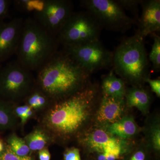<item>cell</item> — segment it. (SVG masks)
Here are the masks:
<instances>
[{"mask_svg":"<svg viewBox=\"0 0 160 160\" xmlns=\"http://www.w3.org/2000/svg\"><path fill=\"white\" fill-rule=\"evenodd\" d=\"M39 87L54 98L67 97L88 85L91 74L65 50H59L38 70Z\"/></svg>","mask_w":160,"mask_h":160,"instance_id":"6da1fadb","label":"cell"},{"mask_svg":"<svg viewBox=\"0 0 160 160\" xmlns=\"http://www.w3.org/2000/svg\"><path fill=\"white\" fill-rule=\"evenodd\" d=\"M60 46L57 38L29 17L24 19L16 60L27 70L38 71L58 51Z\"/></svg>","mask_w":160,"mask_h":160,"instance_id":"7a4b0ae2","label":"cell"},{"mask_svg":"<svg viewBox=\"0 0 160 160\" xmlns=\"http://www.w3.org/2000/svg\"><path fill=\"white\" fill-rule=\"evenodd\" d=\"M98 94L97 87L88 84L80 91L64 98L49 112L48 125L60 134L73 133L87 120Z\"/></svg>","mask_w":160,"mask_h":160,"instance_id":"3957f363","label":"cell"},{"mask_svg":"<svg viewBox=\"0 0 160 160\" xmlns=\"http://www.w3.org/2000/svg\"><path fill=\"white\" fill-rule=\"evenodd\" d=\"M149 67L144 39L137 34L124 39L113 51L112 70L125 82H146L149 78Z\"/></svg>","mask_w":160,"mask_h":160,"instance_id":"277c9868","label":"cell"},{"mask_svg":"<svg viewBox=\"0 0 160 160\" xmlns=\"http://www.w3.org/2000/svg\"><path fill=\"white\" fill-rule=\"evenodd\" d=\"M103 29L87 10L73 12L57 36L63 47L78 46L100 40Z\"/></svg>","mask_w":160,"mask_h":160,"instance_id":"5b68a950","label":"cell"},{"mask_svg":"<svg viewBox=\"0 0 160 160\" xmlns=\"http://www.w3.org/2000/svg\"><path fill=\"white\" fill-rule=\"evenodd\" d=\"M80 3L97 19L103 29L124 33L136 24L116 0H82Z\"/></svg>","mask_w":160,"mask_h":160,"instance_id":"8992f818","label":"cell"},{"mask_svg":"<svg viewBox=\"0 0 160 160\" xmlns=\"http://www.w3.org/2000/svg\"><path fill=\"white\" fill-rule=\"evenodd\" d=\"M63 49L90 74L112 67L113 52L106 49L100 40Z\"/></svg>","mask_w":160,"mask_h":160,"instance_id":"52a82bcc","label":"cell"},{"mask_svg":"<svg viewBox=\"0 0 160 160\" xmlns=\"http://www.w3.org/2000/svg\"><path fill=\"white\" fill-rule=\"evenodd\" d=\"M32 77L16 60L0 69V94L10 98H21L32 89Z\"/></svg>","mask_w":160,"mask_h":160,"instance_id":"ba28073f","label":"cell"},{"mask_svg":"<svg viewBox=\"0 0 160 160\" xmlns=\"http://www.w3.org/2000/svg\"><path fill=\"white\" fill-rule=\"evenodd\" d=\"M73 2L69 0H45L34 13V19L49 33L57 38L73 12Z\"/></svg>","mask_w":160,"mask_h":160,"instance_id":"9c48e42d","label":"cell"},{"mask_svg":"<svg viewBox=\"0 0 160 160\" xmlns=\"http://www.w3.org/2000/svg\"><path fill=\"white\" fill-rule=\"evenodd\" d=\"M24 19L22 17L14 18L0 24V64L16 55Z\"/></svg>","mask_w":160,"mask_h":160,"instance_id":"30bf717a","label":"cell"},{"mask_svg":"<svg viewBox=\"0 0 160 160\" xmlns=\"http://www.w3.org/2000/svg\"><path fill=\"white\" fill-rule=\"evenodd\" d=\"M141 17L137 24L135 34L144 39L147 36L158 33L160 31V0H142Z\"/></svg>","mask_w":160,"mask_h":160,"instance_id":"8fae6325","label":"cell"},{"mask_svg":"<svg viewBox=\"0 0 160 160\" xmlns=\"http://www.w3.org/2000/svg\"><path fill=\"white\" fill-rule=\"evenodd\" d=\"M125 107L124 99L117 98L103 94L97 120L103 124L111 125L122 118Z\"/></svg>","mask_w":160,"mask_h":160,"instance_id":"7c38bea8","label":"cell"},{"mask_svg":"<svg viewBox=\"0 0 160 160\" xmlns=\"http://www.w3.org/2000/svg\"><path fill=\"white\" fill-rule=\"evenodd\" d=\"M86 142L92 150L100 153L120 146L116 139L102 129H97L92 132L87 136Z\"/></svg>","mask_w":160,"mask_h":160,"instance_id":"4fadbf2b","label":"cell"},{"mask_svg":"<svg viewBox=\"0 0 160 160\" xmlns=\"http://www.w3.org/2000/svg\"><path fill=\"white\" fill-rule=\"evenodd\" d=\"M102 87L103 94L119 99L125 97L126 89L125 82L116 76L112 69L103 78Z\"/></svg>","mask_w":160,"mask_h":160,"instance_id":"5bb4252c","label":"cell"},{"mask_svg":"<svg viewBox=\"0 0 160 160\" xmlns=\"http://www.w3.org/2000/svg\"><path fill=\"white\" fill-rule=\"evenodd\" d=\"M108 130L109 134L122 138H128L136 133L138 128L133 118L126 116L109 125Z\"/></svg>","mask_w":160,"mask_h":160,"instance_id":"9a60e30c","label":"cell"},{"mask_svg":"<svg viewBox=\"0 0 160 160\" xmlns=\"http://www.w3.org/2000/svg\"><path fill=\"white\" fill-rule=\"evenodd\" d=\"M125 97L129 107H136L142 112L146 111L150 103L149 93L145 89L137 87L126 90Z\"/></svg>","mask_w":160,"mask_h":160,"instance_id":"2e32d148","label":"cell"},{"mask_svg":"<svg viewBox=\"0 0 160 160\" xmlns=\"http://www.w3.org/2000/svg\"><path fill=\"white\" fill-rule=\"evenodd\" d=\"M157 33L151 35L153 42L148 57L149 62L152 64V70L156 72L160 70V36Z\"/></svg>","mask_w":160,"mask_h":160,"instance_id":"e0dca14e","label":"cell"},{"mask_svg":"<svg viewBox=\"0 0 160 160\" xmlns=\"http://www.w3.org/2000/svg\"><path fill=\"white\" fill-rule=\"evenodd\" d=\"M27 143L32 150H41L46 146L47 139L45 134L40 130H36L27 137Z\"/></svg>","mask_w":160,"mask_h":160,"instance_id":"ac0fdd59","label":"cell"},{"mask_svg":"<svg viewBox=\"0 0 160 160\" xmlns=\"http://www.w3.org/2000/svg\"><path fill=\"white\" fill-rule=\"evenodd\" d=\"M9 149L15 154L22 157L28 156L30 149L24 140L13 136L9 138Z\"/></svg>","mask_w":160,"mask_h":160,"instance_id":"d6986e66","label":"cell"},{"mask_svg":"<svg viewBox=\"0 0 160 160\" xmlns=\"http://www.w3.org/2000/svg\"><path fill=\"white\" fill-rule=\"evenodd\" d=\"M43 2L42 0H19L14 1V4L21 11L34 13L42 7Z\"/></svg>","mask_w":160,"mask_h":160,"instance_id":"ffe728a7","label":"cell"},{"mask_svg":"<svg viewBox=\"0 0 160 160\" xmlns=\"http://www.w3.org/2000/svg\"><path fill=\"white\" fill-rule=\"evenodd\" d=\"M117 2L123 9L131 12L134 15V20L136 22L138 20V6L142 0H116Z\"/></svg>","mask_w":160,"mask_h":160,"instance_id":"44dd1931","label":"cell"},{"mask_svg":"<svg viewBox=\"0 0 160 160\" xmlns=\"http://www.w3.org/2000/svg\"><path fill=\"white\" fill-rule=\"evenodd\" d=\"M2 160H32L30 157L28 156L22 157L15 154L11 149H7L1 157Z\"/></svg>","mask_w":160,"mask_h":160,"instance_id":"7402d4cb","label":"cell"},{"mask_svg":"<svg viewBox=\"0 0 160 160\" xmlns=\"http://www.w3.org/2000/svg\"><path fill=\"white\" fill-rule=\"evenodd\" d=\"M64 160H81L79 150L76 148L67 149L64 154Z\"/></svg>","mask_w":160,"mask_h":160,"instance_id":"603a6c76","label":"cell"},{"mask_svg":"<svg viewBox=\"0 0 160 160\" xmlns=\"http://www.w3.org/2000/svg\"><path fill=\"white\" fill-rule=\"evenodd\" d=\"M121 146H116L113 148L108 149L107 151L105 152L107 154L106 160H116L119 158L121 155Z\"/></svg>","mask_w":160,"mask_h":160,"instance_id":"cb8c5ba5","label":"cell"},{"mask_svg":"<svg viewBox=\"0 0 160 160\" xmlns=\"http://www.w3.org/2000/svg\"><path fill=\"white\" fill-rule=\"evenodd\" d=\"M9 3V1L0 0V24L4 22L3 20L8 13Z\"/></svg>","mask_w":160,"mask_h":160,"instance_id":"d4e9b609","label":"cell"},{"mask_svg":"<svg viewBox=\"0 0 160 160\" xmlns=\"http://www.w3.org/2000/svg\"><path fill=\"white\" fill-rule=\"evenodd\" d=\"M152 141L153 147L156 150H160V130L159 127H158L153 130L152 135Z\"/></svg>","mask_w":160,"mask_h":160,"instance_id":"484cf974","label":"cell"},{"mask_svg":"<svg viewBox=\"0 0 160 160\" xmlns=\"http://www.w3.org/2000/svg\"><path fill=\"white\" fill-rule=\"evenodd\" d=\"M146 82L149 83L152 91L156 93L158 97L160 98V80L159 79H151L149 78L146 80Z\"/></svg>","mask_w":160,"mask_h":160,"instance_id":"4316f807","label":"cell"},{"mask_svg":"<svg viewBox=\"0 0 160 160\" xmlns=\"http://www.w3.org/2000/svg\"><path fill=\"white\" fill-rule=\"evenodd\" d=\"M0 104V126L4 127L9 124L10 121V116L8 112L3 109Z\"/></svg>","mask_w":160,"mask_h":160,"instance_id":"83f0119b","label":"cell"},{"mask_svg":"<svg viewBox=\"0 0 160 160\" xmlns=\"http://www.w3.org/2000/svg\"><path fill=\"white\" fill-rule=\"evenodd\" d=\"M31 107L30 106L25 105V106H19L16 109V113L18 116L22 120V123L25 122V118L27 111L30 109Z\"/></svg>","mask_w":160,"mask_h":160,"instance_id":"f1b7e54d","label":"cell"},{"mask_svg":"<svg viewBox=\"0 0 160 160\" xmlns=\"http://www.w3.org/2000/svg\"><path fill=\"white\" fill-rule=\"evenodd\" d=\"M40 160H50V154L49 151L46 149H42L39 152Z\"/></svg>","mask_w":160,"mask_h":160,"instance_id":"f546056e","label":"cell"},{"mask_svg":"<svg viewBox=\"0 0 160 160\" xmlns=\"http://www.w3.org/2000/svg\"><path fill=\"white\" fill-rule=\"evenodd\" d=\"M145 153L142 151H139L136 152L129 160H145Z\"/></svg>","mask_w":160,"mask_h":160,"instance_id":"4dcf8cb0","label":"cell"},{"mask_svg":"<svg viewBox=\"0 0 160 160\" xmlns=\"http://www.w3.org/2000/svg\"><path fill=\"white\" fill-rule=\"evenodd\" d=\"M106 158H107V154L106 152H102L100 153L98 156V160H106Z\"/></svg>","mask_w":160,"mask_h":160,"instance_id":"1f68e13d","label":"cell"},{"mask_svg":"<svg viewBox=\"0 0 160 160\" xmlns=\"http://www.w3.org/2000/svg\"><path fill=\"white\" fill-rule=\"evenodd\" d=\"M32 114V111L31 108H30V109H29V110L27 111V112H26V116H25V122H26V120L28 119L31 116Z\"/></svg>","mask_w":160,"mask_h":160,"instance_id":"d6a6232c","label":"cell"},{"mask_svg":"<svg viewBox=\"0 0 160 160\" xmlns=\"http://www.w3.org/2000/svg\"><path fill=\"white\" fill-rule=\"evenodd\" d=\"M3 149H4V146H3L2 142L0 140V152L2 151Z\"/></svg>","mask_w":160,"mask_h":160,"instance_id":"836d02e7","label":"cell"},{"mask_svg":"<svg viewBox=\"0 0 160 160\" xmlns=\"http://www.w3.org/2000/svg\"><path fill=\"white\" fill-rule=\"evenodd\" d=\"M2 65L1 64H0V69H1V68H2Z\"/></svg>","mask_w":160,"mask_h":160,"instance_id":"e575fe53","label":"cell"}]
</instances>
